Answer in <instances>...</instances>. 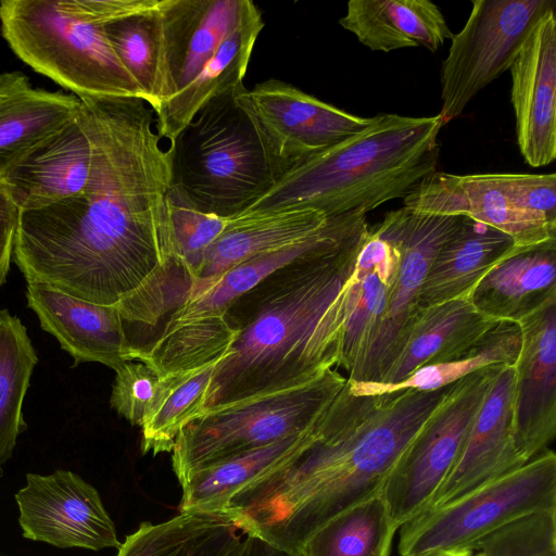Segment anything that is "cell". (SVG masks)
Returning a JSON list of instances; mask_svg holds the SVG:
<instances>
[{
	"label": "cell",
	"mask_w": 556,
	"mask_h": 556,
	"mask_svg": "<svg viewBox=\"0 0 556 556\" xmlns=\"http://www.w3.org/2000/svg\"><path fill=\"white\" fill-rule=\"evenodd\" d=\"M168 151L152 135L100 134L87 189L24 210L12 261L27 283L113 306L175 282Z\"/></svg>",
	"instance_id": "6da1fadb"
},
{
	"label": "cell",
	"mask_w": 556,
	"mask_h": 556,
	"mask_svg": "<svg viewBox=\"0 0 556 556\" xmlns=\"http://www.w3.org/2000/svg\"><path fill=\"white\" fill-rule=\"evenodd\" d=\"M453 384L356 395L346 380L306 442L237 492L224 510L248 535L300 554L332 517L381 493L397 459Z\"/></svg>",
	"instance_id": "7a4b0ae2"
},
{
	"label": "cell",
	"mask_w": 556,
	"mask_h": 556,
	"mask_svg": "<svg viewBox=\"0 0 556 556\" xmlns=\"http://www.w3.org/2000/svg\"><path fill=\"white\" fill-rule=\"evenodd\" d=\"M367 230L275 274L276 283L218 363L204 413L295 388L338 367L342 289Z\"/></svg>",
	"instance_id": "3957f363"
},
{
	"label": "cell",
	"mask_w": 556,
	"mask_h": 556,
	"mask_svg": "<svg viewBox=\"0 0 556 556\" xmlns=\"http://www.w3.org/2000/svg\"><path fill=\"white\" fill-rule=\"evenodd\" d=\"M441 116L378 114L361 131L294 164L242 214L312 208L363 214L404 199L437 172ZM239 215V216H240Z\"/></svg>",
	"instance_id": "277c9868"
},
{
	"label": "cell",
	"mask_w": 556,
	"mask_h": 556,
	"mask_svg": "<svg viewBox=\"0 0 556 556\" xmlns=\"http://www.w3.org/2000/svg\"><path fill=\"white\" fill-rule=\"evenodd\" d=\"M241 86L208 100L170 140V201L233 218L280 177L256 126L237 101Z\"/></svg>",
	"instance_id": "5b68a950"
},
{
	"label": "cell",
	"mask_w": 556,
	"mask_h": 556,
	"mask_svg": "<svg viewBox=\"0 0 556 556\" xmlns=\"http://www.w3.org/2000/svg\"><path fill=\"white\" fill-rule=\"evenodd\" d=\"M0 25L24 63L77 98L143 100L104 25L88 14L81 0H1Z\"/></svg>",
	"instance_id": "8992f818"
},
{
	"label": "cell",
	"mask_w": 556,
	"mask_h": 556,
	"mask_svg": "<svg viewBox=\"0 0 556 556\" xmlns=\"http://www.w3.org/2000/svg\"><path fill=\"white\" fill-rule=\"evenodd\" d=\"M329 368L285 391L206 412L185 426L172 450L180 481L193 471L308 430L346 383Z\"/></svg>",
	"instance_id": "52a82bcc"
},
{
	"label": "cell",
	"mask_w": 556,
	"mask_h": 556,
	"mask_svg": "<svg viewBox=\"0 0 556 556\" xmlns=\"http://www.w3.org/2000/svg\"><path fill=\"white\" fill-rule=\"evenodd\" d=\"M556 507V455L545 450L525 465L400 527L399 554L470 548L495 530Z\"/></svg>",
	"instance_id": "ba28073f"
},
{
	"label": "cell",
	"mask_w": 556,
	"mask_h": 556,
	"mask_svg": "<svg viewBox=\"0 0 556 556\" xmlns=\"http://www.w3.org/2000/svg\"><path fill=\"white\" fill-rule=\"evenodd\" d=\"M502 365L483 367L456 381L397 459L381 494L399 527L426 510L450 475Z\"/></svg>",
	"instance_id": "9c48e42d"
},
{
	"label": "cell",
	"mask_w": 556,
	"mask_h": 556,
	"mask_svg": "<svg viewBox=\"0 0 556 556\" xmlns=\"http://www.w3.org/2000/svg\"><path fill=\"white\" fill-rule=\"evenodd\" d=\"M554 0H473L441 67L443 124L460 116L479 91L509 71Z\"/></svg>",
	"instance_id": "30bf717a"
},
{
	"label": "cell",
	"mask_w": 556,
	"mask_h": 556,
	"mask_svg": "<svg viewBox=\"0 0 556 556\" xmlns=\"http://www.w3.org/2000/svg\"><path fill=\"white\" fill-rule=\"evenodd\" d=\"M237 101L256 126L280 176L300 161L361 131V117L277 79L241 86Z\"/></svg>",
	"instance_id": "8fae6325"
},
{
	"label": "cell",
	"mask_w": 556,
	"mask_h": 556,
	"mask_svg": "<svg viewBox=\"0 0 556 556\" xmlns=\"http://www.w3.org/2000/svg\"><path fill=\"white\" fill-rule=\"evenodd\" d=\"M462 217L401 207L387 213L376 229L399 249V269L390 291L380 334L355 382H380L418 315V295L441 247Z\"/></svg>",
	"instance_id": "7c38bea8"
},
{
	"label": "cell",
	"mask_w": 556,
	"mask_h": 556,
	"mask_svg": "<svg viewBox=\"0 0 556 556\" xmlns=\"http://www.w3.org/2000/svg\"><path fill=\"white\" fill-rule=\"evenodd\" d=\"M23 536L60 548H118L116 529L98 491L70 470L27 473L15 494Z\"/></svg>",
	"instance_id": "4fadbf2b"
},
{
	"label": "cell",
	"mask_w": 556,
	"mask_h": 556,
	"mask_svg": "<svg viewBox=\"0 0 556 556\" xmlns=\"http://www.w3.org/2000/svg\"><path fill=\"white\" fill-rule=\"evenodd\" d=\"M414 211L468 217L510 236L518 248L556 239L552 225L516 202L509 173L456 175L434 172L404 199Z\"/></svg>",
	"instance_id": "5bb4252c"
},
{
	"label": "cell",
	"mask_w": 556,
	"mask_h": 556,
	"mask_svg": "<svg viewBox=\"0 0 556 556\" xmlns=\"http://www.w3.org/2000/svg\"><path fill=\"white\" fill-rule=\"evenodd\" d=\"M514 435L526 460L547 450L556 434V299L518 321Z\"/></svg>",
	"instance_id": "9a60e30c"
},
{
	"label": "cell",
	"mask_w": 556,
	"mask_h": 556,
	"mask_svg": "<svg viewBox=\"0 0 556 556\" xmlns=\"http://www.w3.org/2000/svg\"><path fill=\"white\" fill-rule=\"evenodd\" d=\"M517 144L531 167L556 157V15L536 24L509 68Z\"/></svg>",
	"instance_id": "2e32d148"
},
{
	"label": "cell",
	"mask_w": 556,
	"mask_h": 556,
	"mask_svg": "<svg viewBox=\"0 0 556 556\" xmlns=\"http://www.w3.org/2000/svg\"><path fill=\"white\" fill-rule=\"evenodd\" d=\"M515 366L498 369L450 475L426 510L525 465L514 435ZM424 513V511H422Z\"/></svg>",
	"instance_id": "e0dca14e"
},
{
	"label": "cell",
	"mask_w": 556,
	"mask_h": 556,
	"mask_svg": "<svg viewBox=\"0 0 556 556\" xmlns=\"http://www.w3.org/2000/svg\"><path fill=\"white\" fill-rule=\"evenodd\" d=\"M93 142L83 108L56 132L0 174L21 211L81 194L93 167Z\"/></svg>",
	"instance_id": "ac0fdd59"
},
{
	"label": "cell",
	"mask_w": 556,
	"mask_h": 556,
	"mask_svg": "<svg viewBox=\"0 0 556 556\" xmlns=\"http://www.w3.org/2000/svg\"><path fill=\"white\" fill-rule=\"evenodd\" d=\"M400 252L374 227L361 242L353 270L342 289V338L338 367L356 381L376 344L395 280Z\"/></svg>",
	"instance_id": "d6986e66"
},
{
	"label": "cell",
	"mask_w": 556,
	"mask_h": 556,
	"mask_svg": "<svg viewBox=\"0 0 556 556\" xmlns=\"http://www.w3.org/2000/svg\"><path fill=\"white\" fill-rule=\"evenodd\" d=\"M249 0H161L159 14L164 79L162 106L204 68L240 18Z\"/></svg>",
	"instance_id": "ffe728a7"
},
{
	"label": "cell",
	"mask_w": 556,
	"mask_h": 556,
	"mask_svg": "<svg viewBox=\"0 0 556 556\" xmlns=\"http://www.w3.org/2000/svg\"><path fill=\"white\" fill-rule=\"evenodd\" d=\"M27 306L75 365L100 363L114 370L130 359L132 345L115 305L84 301L40 283H27Z\"/></svg>",
	"instance_id": "44dd1931"
},
{
	"label": "cell",
	"mask_w": 556,
	"mask_h": 556,
	"mask_svg": "<svg viewBox=\"0 0 556 556\" xmlns=\"http://www.w3.org/2000/svg\"><path fill=\"white\" fill-rule=\"evenodd\" d=\"M329 219L324 213L312 208L230 218L226 230L207 249L188 298L204 291L224 273L248 258L285 249L312 237L325 228Z\"/></svg>",
	"instance_id": "7402d4cb"
},
{
	"label": "cell",
	"mask_w": 556,
	"mask_h": 556,
	"mask_svg": "<svg viewBox=\"0 0 556 556\" xmlns=\"http://www.w3.org/2000/svg\"><path fill=\"white\" fill-rule=\"evenodd\" d=\"M368 227L366 215L330 217L327 226L312 237L285 249L248 258L224 273L204 291L189 296L167 321H184L227 315L236 300L303 257L334 244Z\"/></svg>",
	"instance_id": "603a6c76"
},
{
	"label": "cell",
	"mask_w": 556,
	"mask_h": 556,
	"mask_svg": "<svg viewBox=\"0 0 556 556\" xmlns=\"http://www.w3.org/2000/svg\"><path fill=\"white\" fill-rule=\"evenodd\" d=\"M468 299L481 315L516 323L556 299V239L518 248L479 280Z\"/></svg>",
	"instance_id": "cb8c5ba5"
},
{
	"label": "cell",
	"mask_w": 556,
	"mask_h": 556,
	"mask_svg": "<svg viewBox=\"0 0 556 556\" xmlns=\"http://www.w3.org/2000/svg\"><path fill=\"white\" fill-rule=\"evenodd\" d=\"M263 27L261 11L249 0L240 18L204 68L154 115L155 129L162 139L173 140L208 100L243 85Z\"/></svg>",
	"instance_id": "d4e9b609"
},
{
	"label": "cell",
	"mask_w": 556,
	"mask_h": 556,
	"mask_svg": "<svg viewBox=\"0 0 556 556\" xmlns=\"http://www.w3.org/2000/svg\"><path fill=\"white\" fill-rule=\"evenodd\" d=\"M518 247L505 232L468 217L437 253L418 295L419 308L468 296L479 280Z\"/></svg>",
	"instance_id": "484cf974"
},
{
	"label": "cell",
	"mask_w": 556,
	"mask_h": 556,
	"mask_svg": "<svg viewBox=\"0 0 556 556\" xmlns=\"http://www.w3.org/2000/svg\"><path fill=\"white\" fill-rule=\"evenodd\" d=\"M339 24L372 51L422 47L435 52L453 33L429 0H351Z\"/></svg>",
	"instance_id": "4316f807"
},
{
	"label": "cell",
	"mask_w": 556,
	"mask_h": 556,
	"mask_svg": "<svg viewBox=\"0 0 556 556\" xmlns=\"http://www.w3.org/2000/svg\"><path fill=\"white\" fill-rule=\"evenodd\" d=\"M496 321L481 315L468 296L421 308L400 352L378 383L395 384L480 339Z\"/></svg>",
	"instance_id": "83f0119b"
},
{
	"label": "cell",
	"mask_w": 556,
	"mask_h": 556,
	"mask_svg": "<svg viewBox=\"0 0 556 556\" xmlns=\"http://www.w3.org/2000/svg\"><path fill=\"white\" fill-rule=\"evenodd\" d=\"M245 536L225 510L180 511L163 522L140 523L117 556H227Z\"/></svg>",
	"instance_id": "f1b7e54d"
},
{
	"label": "cell",
	"mask_w": 556,
	"mask_h": 556,
	"mask_svg": "<svg viewBox=\"0 0 556 556\" xmlns=\"http://www.w3.org/2000/svg\"><path fill=\"white\" fill-rule=\"evenodd\" d=\"M76 96L34 88L28 78L0 97V174L80 111Z\"/></svg>",
	"instance_id": "f546056e"
},
{
	"label": "cell",
	"mask_w": 556,
	"mask_h": 556,
	"mask_svg": "<svg viewBox=\"0 0 556 556\" xmlns=\"http://www.w3.org/2000/svg\"><path fill=\"white\" fill-rule=\"evenodd\" d=\"M240 333L227 315L184 321H166L149 345L132 346L130 359L140 361L161 377L192 372L228 356Z\"/></svg>",
	"instance_id": "4dcf8cb0"
},
{
	"label": "cell",
	"mask_w": 556,
	"mask_h": 556,
	"mask_svg": "<svg viewBox=\"0 0 556 556\" xmlns=\"http://www.w3.org/2000/svg\"><path fill=\"white\" fill-rule=\"evenodd\" d=\"M520 348L519 324L498 320L477 341L447 354L433 364L418 368L402 382L383 384L355 382L349 379L348 382L351 392L356 395L381 394L401 389L433 391L453 384L490 365H515Z\"/></svg>",
	"instance_id": "1f68e13d"
},
{
	"label": "cell",
	"mask_w": 556,
	"mask_h": 556,
	"mask_svg": "<svg viewBox=\"0 0 556 556\" xmlns=\"http://www.w3.org/2000/svg\"><path fill=\"white\" fill-rule=\"evenodd\" d=\"M312 427L302 433L191 472L179 481L182 489L179 510H223L237 492L299 450L307 440Z\"/></svg>",
	"instance_id": "d6a6232c"
},
{
	"label": "cell",
	"mask_w": 556,
	"mask_h": 556,
	"mask_svg": "<svg viewBox=\"0 0 556 556\" xmlns=\"http://www.w3.org/2000/svg\"><path fill=\"white\" fill-rule=\"evenodd\" d=\"M400 527L381 493L332 517L303 545L302 556H391Z\"/></svg>",
	"instance_id": "836d02e7"
},
{
	"label": "cell",
	"mask_w": 556,
	"mask_h": 556,
	"mask_svg": "<svg viewBox=\"0 0 556 556\" xmlns=\"http://www.w3.org/2000/svg\"><path fill=\"white\" fill-rule=\"evenodd\" d=\"M38 356L26 327L9 309L0 311V478L18 435L26 430L23 402Z\"/></svg>",
	"instance_id": "e575fe53"
},
{
	"label": "cell",
	"mask_w": 556,
	"mask_h": 556,
	"mask_svg": "<svg viewBox=\"0 0 556 556\" xmlns=\"http://www.w3.org/2000/svg\"><path fill=\"white\" fill-rule=\"evenodd\" d=\"M159 4L104 25L118 60L138 85L155 114L164 102L162 27Z\"/></svg>",
	"instance_id": "d590c367"
},
{
	"label": "cell",
	"mask_w": 556,
	"mask_h": 556,
	"mask_svg": "<svg viewBox=\"0 0 556 556\" xmlns=\"http://www.w3.org/2000/svg\"><path fill=\"white\" fill-rule=\"evenodd\" d=\"M218 364L166 377L165 386L141 426V451L172 452L180 430L204 414L205 395Z\"/></svg>",
	"instance_id": "8d00e7d4"
},
{
	"label": "cell",
	"mask_w": 556,
	"mask_h": 556,
	"mask_svg": "<svg viewBox=\"0 0 556 556\" xmlns=\"http://www.w3.org/2000/svg\"><path fill=\"white\" fill-rule=\"evenodd\" d=\"M471 549L485 556H556V507L519 518L484 536Z\"/></svg>",
	"instance_id": "74e56055"
},
{
	"label": "cell",
	"mask_w": 556,
	"mask_h": 556,
	"mask_svg": "<svg viewBox=\"0 0 556 556\" xmlns=\"http://www.w3.org/2000/svg\"><path fill=\"white\" fill-rule=\"evenodd\" d=\"M174 258L193 281L207 249L228 227L230 218L204 213L168 199Z\"/></svg>",
	"instance_id": "f35d334b"
},
{
	"label": "cell",
	"mask_w": 556,
	"mask_h": 556,
	"mask_svg": "<svg viewBox=\"0 0 556 556\" xmlns=\"http://www.w3.org/2000/svg\"><path fill=\"white\" fill-rule=\"evenodd\" d=\"M166 378L142 362L127 361L115 369L111 407L131 425L142 426L165 386Z\"/></svg>",
	"instance_id": "ab89813d"
},
{
	"label": "cell",
	"mask_w": 556,
	"mask_h": 556,
	"mask_svg": "<svg viewBox=\"0 0 556 556\" xmlns=\"http://www.w3.org/2000/svg\"><path fill=\"white\" fill-rule=\"evenodd\" d=\"M511 193L521 208L556 225V175L510 174Z\"/></svg>",
	"instance_id": "60d3db41"
},
{
	"label": "cell",
	"mask_w": 556,
	"mask_h": 556,
	"mask_svg": "<svg viewBox=\"0 0 556 556\" xmlns=\"http://www.w3.org/2000/svg\"><path fill=\"white\" fill-rule=\"evenodd\" d=\"M21 210L0 181V288L5 283L13 257Z\"/></svg>",
	"instance_id": "b9f144b4"
},
{
	"label": "cell",
	"mask_w": 556,
	"mask_h": 556,
	"mask_svg": "<svg viewBox=\"0 0 556 556\" xmlns=\"http://www.w3.org/2000/svg\"><path fill=\"white\" fill-rule=\"evenodd\" d=\"M227 556H302L278 549L263 540L248 535L241 544Z\"/></svg>",
	"instance_id": "7bdbcfd3"
},
{
	"label": "cell",
	"mask_w": 556,
	"mask_h": 556,
	"mask_svg": "<svg viewBox=\"0 0 556 556\" xmlns=\"http://www.w3.org/2000/svg\"><path fill=\"white\" fill-rule=\"evenodd\" d=\"M27 77L20 72L0 74V97L21 85Z\"/></svg>",
	"instance_id": "ee69618b"
},
{
	"label": "cell",
	"mask_w": 556,
	"mask_h": 556,
	"mask_svg": "<svg viewBox=\"0 0 556 556\" xmlns=\"http://www.w3.org/2000/svg\"><path fill=\"white\" fill-rule=\"evenodd\" d=\"M475 551L470 548H454L426 553L417 556H473Z\"/></svg>",
	"instance_id": "f6af8a7d"
},
{
	"label": "cell",
	"mask_w": 556,
	"mask_h": 556,
	"mask_svg": "<svg viewBox=\"0 0 556 556\" xmlns=\"http://www.w3.org/2000/svg\"><path fill=\"white\" fill-rule=\"evenodd\" d=\"M473 556H485L481 551H475Z\"/></svg>",
	"instance_id": "bcb514c9"
}]
</instances>
